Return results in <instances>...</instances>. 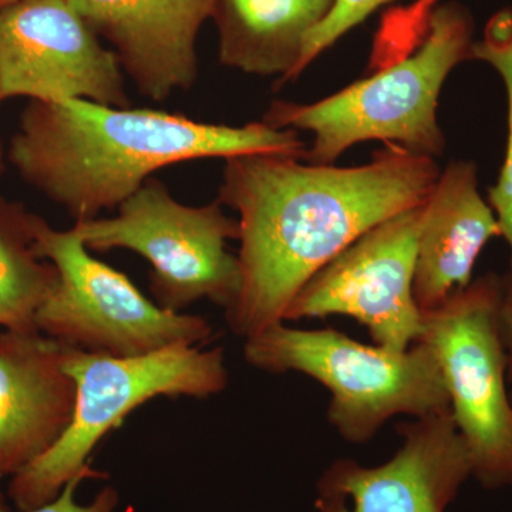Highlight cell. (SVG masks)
Listing matches in <instances>:
<instances>
[{"label": "cell", "instance_id": "16", "mask_svg": "<svg viewBox=\"0 0 512 512\" xmlns=\"http://www.w3.org/2000/svg\"><path fill=\"white\" fill-rule=\"evenodd\" d=\"M36 215L0 198V332H39L37 313L56 285L35 244Z\"/></svg>", "mask_w": 512, "mask_h": 512}, {"label": "cell", "instance_id": "8", "mask_svg": "<svg viewBox=\"0 0 512 512\" xmlns=\"http://www.w3.org/2000/svg\"><path fill=\"white\" fill-rule=\"evenodd\" d=\"M503 278L487 274L423 313L419 340L439 359L450 413L487 490L512 487V402L500 330Z\"/></svg>", "mask_w": 512, "mask_h": 512}, {"label": "cell", "instance_id": "1", "mask_svg": "<svg viewBox=\"0 0 512 512\" xmlns=\"http://www.w3.org/2000/svg\"><path fill=\"white\" fill-rule=\"evenodd\" d=\"M440 173L436 158L394 144L357 167L272 153L227 158L218 201L238 214L241 269L229 329L249 339L284 322L313 275L369 229L423 204Z\"/></svg>", "mask_w": 512, "mask_h": 512}, {"label": "cell", "instance_id": "13", "mask_svg": "<svg viewBox=\"0 0 512 512\" xmlns=\"http://www.w3.org/2000/svg\"><path fill=\"white\" fill-rule=\"evenodd\" d=\"M67 346L42 332H0V480L47 453L73 419Z\"/></svg>", "mask_w": 512, "mask_h": 512}, {"label": "cell", "instance_id": "15", "mask_svg": "<svg viewBox=\"0 0 512 512\" xmlns=\"http://www.w3.org/2000/svg\"><path fill=\"white\" fill-rule=\"evenodd\" d=\"M332 0H212L218 55L231 69L293 82L306 37Z\"/></svg>", "mask_w": 512, "mask_h": 512}, {"label": "cell", "instance_id": "3", "mask_svg": "<svg viewBox=\"0 0 512 512\" xmlns=\"http://www.w3.org/2000/svg\"><path fill=\"white\" fill-rule=\"evenodd\" d=\"M473 45L470 10L441 3L431 10L421 45L412 53L315 103L275 101L264 121L311 133L306 163L335 164L350 147L372 140L439 157L446 150L437 120L441 89L458 64L471 60Z\"/></svg>", "mask_w": 512, "mask_h": 512}, {"label": "cell", "instance_id": "22", "mask_svg": "<svg viewBox=\"0 0 512 512\" xmlns=\"http://www.w3.org/2000/svg\"><path fill=\"white\" fill-rule=\"evenodd\" d=\"M15 2H18V0H0V9L6 8V6L12 5Z\"/></svg>", "mask_w": 512, "mask_h": 512}, {"label": "cell", "instance_id": "19", "mask_svg": "<svg viewBox=\"0 0 512 512\" xmlns=\"http://www.w3.org/2000/svg\"><path fill=\"white\" fill-rule=\"evenodd\" d=\"M440 0H414L410 9L404 10L399 18L384 19L382 30L377 36L373 57L387 63L409 55L414 43L423 39L426 33L427 19L431 10Z\"/></svg>", "mask_w": 512, "mask_h": 512}, {"label": "cell", "instance_id": "10", "mask_svg": "<svg viewBox=\"0 0 512 512\" xmlns=\"http://www.w3.org/2000/svg\"><path fill=\"white\" fill-rule=\"evenodd\" d=\"M124 74L67 0H18L0 9V101L130 107Z\"/></svg>", "mask_w": 512, "mask_h": 512}, {"label": "cell", "instance_id": "18", "mask_svg": "<svg viewBox=\"0 0 512 512\" xmlns=\"http://www.w3.org/2000/svg\"><path fill=\"white\" fill-rule=\"evenodd\" d=\"M394 2L399 0H333L328 15L306 37L293 80L298 79L313 60L348 35L350 30L365 22L377 9Z\"/></svg>", "mask_w": 512, "mask_h": 512}, {"label": "cell", "instance_id": "14", "mask_svg": "<svg viewBox=\"0 0 512 512\" xmlns=\"http://www.w3.org/2000/svg\"><path fill=\"white\" fill-rule=\"evenodd\" d=\"M495 237L500 225L478 190L476 165L453 161L424 201L413 288L421 315L470 285L478 256Z\"/></svg>", "mask_w": 512, "mask_h": 512}, {"label": "cell", "instance_id": "5", "mask_svg": "<svg viewBox=\"0 0 512 512\" xmlns=\"http://www.w3.org/2000/svg\"><path fill=\"white\" fill-rule=\"evenodd\" d=\"M64 367L76 383L73 419L42 457L10 477L18 510L52 501L89 467L94 448L128 414L157 397L208 399L228 386L221 348L174 345L140 356H111L67 346Z\"/></svg>", "mask_w": 512, "mask_h": 512}, {"label": "cell", "instance_id": "7", "mask_svg": "<svg viewBox=\"0 0 512 512\" xmlns=\"http://www.w3.org/2000/svg\"><path fill=\"white\" fill-rule=\"evenodd\" d=\"M35 244L57 271L56 285L37 313V329L70 348L140 356L174 345L207 342L214 329L202 316L161 308L123 272L90 254L73 229L35 218Z\"/></svg>", "mask_w": 512, "mask_h": 512}, {"label": "cell", "instance_id": "2", "mask_svg": "<svg viewBox=\"0 0 512 512\" xmlns=\"http://www.w3.org/2000/svg\"><path fill=\"white\" fill-rule=\"evenodd\" d=\"M298 131L202 123L167 111L30 101L10 141L20 177L74 221L117 210L151 175L185 161L272 153L303 158Z\"/></svg>", "mask_w": 512, "mask_h": 512}, {"label": "cell", "instance_id": "6", "mask_svg": "<svg viewBox=\"0 0 512 512\" xmlns=\"http://www.w3.org/2000/svg\"><path fill=\"white\" fill-rule=\"evenodd\" d=\"M72 229L90 251L127 249L143 256L151 265L154 299L168 311L184 312L202 299L227 311L237 299L241 269L228 242L238 239V221L225 215L220 201L181 204L150 178L114 217L79 221Z\"/></svg>", "mask_w": 512, "mask_h": 512}, {"label": "cell", "instance_id": "21", "mask_svg": "<svg viewBox=\"0 0 512 512\" xmlns=\"http://www.w3.org/2000/svg\"><path fill=\"white\" fill-rule=\"evenodd\" d=\"M500 330L507 356V382L512 402V276H503V293L500 303Z\"/></svg>", "mask_w": 512, "mask_h": 512}, {"label": "cell", "instance_id": "24", "mask_svg": "<svg viewBox=\"0 0 512 512\" xmlns=\"http://www.w3.org/2000/svg\"><path fill=\"white\" fill-rule=\"evenodd\" d=\"M332 2H333V0H332Z\"/></svg>", "mask_w": 512, "mask_h": 512}, {"label": "cell", "instance_id": "9", "mask_svg": "<svg viewBox=\"0 0 512 512\" xmlns=\"http://www.w3.org/2000/svg\"><path fill=\"white\" fill-rule=\"evenodd\" d=\"M423 207L380 222L323 266L293 298L284 322L345 315L382 348L404 352L414 345L423 333L413 289Z\"/></svg>", "mask_w": 512, "mask_h": 512}, {"label": "cell", "instance_id": "12", "mask_svg": "<svg viewBox=\"0 0 512 512\" xmlns=\"http://www.w3.org/2000/svg\"><path fill=\"white\" fill-rule=\"evenodd\" d=\"M106 37L124 73L148 99L190 90L198 77L197 37L212 0H67Z\"/></svg>", "mask_w": 512, "mask_h": 512}, {"label": "cell", "instance_id": "23", "mask_svg": "<svg viewBox=\"0 0 512 512\" xmlns=\"http://www.w3.org/2000/svg\"><path fill=\"white\" fill-rule=\"evenodd\" d=\"M3 167H5V165H3V150L2 144H0V175L3 173Z\"/></svg>", "mask_w": 512, "mask_h": 512}, {"label": "cell", "instance_id": "17", "mask_svg": "<svg viewBox=\"0 0 512 512\" xmlns=\"http://www.w3.org/2000/svg\"><path fill=\"white\" fill-rule=\"evenodd\" d=\"M471 60H481L493 66L503 79L507 93V150L497 184L488 191V204L497 217L501 237L510 247L512 276V9H501L488 20L483 39L474 40Z\"/></svg>", "mask_w": 512, "mask_h": 512}, {"label": "cell", "instance_id": "20", "mask_svg": "<svg viewBox=\"0 0 512 512\" xmlns=\"http://www.w3.org/2000/svg\"><path fill=\"white\" fill-rule=\"evenodd\" d=\"M100 477L99 473H87L73 478L69 481L60 494L49 503L30 508V510H19V512H116L119 505V493L116 488L106 487L94 497L90 504H79L76 501V491L86 478ZM0 512H9L0 500Z\"/></svg>", "mask_w": 512, "mask_h": 512}, {"label": "cell", "instance_id": "4", "mask_svg": "<svg viewBox=\"0 0 512 512\" xmlns=\"http://www.w3.org/2000/svg\"><path fill=\"white\" fill-rule=\"evenodd\" d=\"M244 357L264 372H298L322 383L330 393L329 423L349 443H367L402 414L419 419L450 410L439 359L424 340L394 352L335 329L281 322L245 339Z\"/></svg>", "mask_w": 512, "mask_h": 512}, {"label": "cell", "instance_id": "11", "mask_svg": "<svg viewBox=\"0 0 512 512\" xmlns=\"http://www.w3.org/2000/svg\"><path fill=\"white\" fill-rule=\"evenodd\" d=\"M403 444L382 466L340 458L318 483V512H446L471 477L450 410L397 427Z\"/></svg>", "mask_w": 512, "mask_h": 512}]
</instances>
